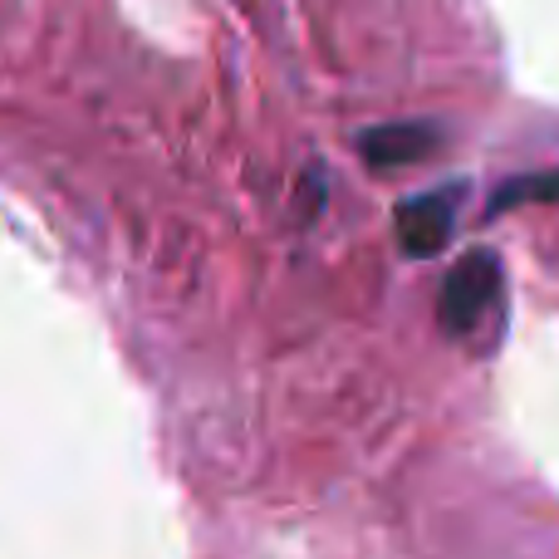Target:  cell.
<instances>
[{
  "label": "cell",
  "mask_w": 559,
  "mask_h": 559,
  "mask_svg": "<svg viewBox=\"0 0 559 559\" xmlns=\"http://www.w3.org/2000/svg\"><path fill=\"white\" fill-rule=\"evenodd\" d=\"M437 128L432 123H383V128H368L364 133V157L373 167H407V163H423L427 153H437Z\"/></svg>",
  "instance_id": "3"
},
{
  "label": "cell",
  "mask_w": 559,
  "mask_h": 559,
  "mask_svg": "<svg viewBox=\"0 0 559 559\" xmlns=\"http://www.w3.org/2000/svg\"><path fill=\"white\" fill-rule=\"evenodd\" d=\"M496 295H501V261H496L491 251H466L462 261L447 271L442 305H437L447 334H472V329L481 324L486 305H496Z\"/></svg>",
  "instance_id": "1"
},
{
  "label": "cell",
  "mask_w": 559,
  "mask_h": 559,
  "mask_svg": "<svg viewBox=\"0 0 559 559\" xmlns=\"http://www.w3.org/2000/svg\"><path fill=\"white\" fill-rule=\"evenodd\" d=\"M456 202H462V187L452 192H427V197H413V202L397 206V246L407 255H437L447 241H452V226H456Z\"/></svg>",
  "instance_id": "2"
},
{
  "label": "cell",
  "mask_w": 559,
  "mask_h": 559,
  "mask_svg": "<svg viewBox=\"0 0 559 559\" xmlns=\"http://www.w3.org/2000/svg\"><path fill=\"white\" fill-rule=\"evenodd\" d=\"M515 202H559V167L535 173V177H515V182H506L496 192V212H506Z\"/></svg>",
  "instance_id": "4"
}]
</instances>
